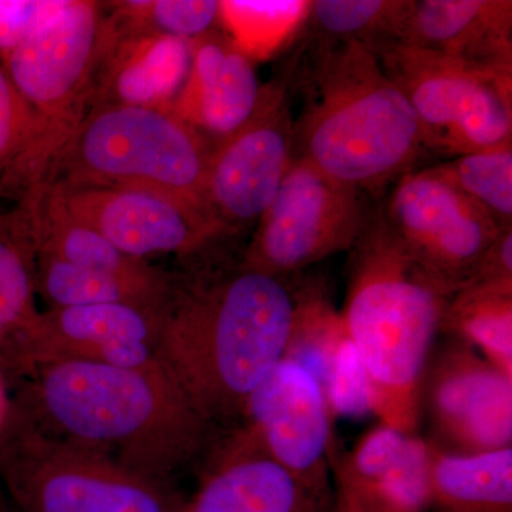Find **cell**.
<instances>
[{"instance_id":"cell-1","label":"cell","mask_w":512,"mask_h":512,"mask_svg":"<svg viewBox=\"0 0 512 512\" xmlns=\"http://www.w3.org/2000/svg\"><path fill=\"white\" fill-rule=\"evenodd\" d=\"M295 288L238 262L173 278L161 308L156 362L217 429L244 416L251 394L285 355Z\"/></svg>"},{"instance_id":"cell-2","label":"cell","mask_w":512,"mask_h":512,"mask_svg":"<svg viewBox=\"0 0 512 512\" xmlns=\"http://www.w3.org/2000/svg\"><path fill=\"white\" fill-rule=\"evenodd\" d=\"M46 431L100 451L167 487L214 439V429L156 360L138 367L92 362L39 366Z\"/></svg>"},{"instance_id":"cell-3","label":"cell","mask_w":512,"mask_h":512,"mask_svg":"<svg viewBox=\"0 0 512 512\" xmlns=\"http://www.w3.org/2000/svg\"><path fill=\"white\" fill-rule=\"evenodd\" d=\"M349 254L340 315L365 363L373 413L380 423L416 434L424 376L457 291L407 251L382 207L372 211Z\"/></svg>"},{"instance_id":"cell-4","label":"cell","mask_w":512,"mask_h":512,"mask_svg":"<svg viewBox=\"0 0 512 512\" xmlns=\"http://www.w3.org/2000/svg\"><path fill=\"white\" fill-rule=\"evenodd\" d=\"M293 121V158L336 183L375 192L416 170L427 151L416 113L362 43L320 47Z\"/></svg>"},{"instance_id":"cell-5","label":"cell","mask_w":512,"mask_h":512,"mask_svg":"<svg viewBox=\"0 0 512 512\" xmlns=\"http://www.w3.org/2000/svg\"><path fill=\"white\" fill-rule=\"evenodd\" d=\"M106 3L66 0L62 9L0 60L32 117L22 156L0 184L18 201L45 181L56 157L92 110Z\"/></svg>"},{"instance_id":"cell-6","label":"cell","mask_w":512,"mask_h":512,"mask_svg":"<svg viewBox=\"0 0 512 512\" xmlns=\"http://www.w3.org/2000/svg\"><path fill=\"white\" fill-rule=\"evenodd\" d=\"M211 151L210 141L173 110L93 107L43 183L153 191L204 212Z\"/></svg>"},{"instance_id":"cell-7","label":"cell","mask_w":512,"mask_h":512,"mask_svg":"<svg viewBox=\"0 0 512 512\" xmlns=\"http://www.w3.org/2000/svg\"><path fill=\"white\" fill-rule=\"evenodd\" d=\"M375 55L409 100L427 150L458 157L512 144V74L402 43Z\"/></svg>"},{"instance_id":"cell-8","label":"cell","mask_w":512,"mask_h":512,"mask_svg":"<svg viewBox=\"0 0 512 512\" xmlns=\"http://www.w3.org/2000/svg\"><path fill=\"white\" fill-rule=\"evenodd\" d=\"M370 214L363 192L293 158L239 262L289 281L329 256L349 252Z\"/></svg>"},{"instance_id":"cell-9","label":"cell","mask_w":512,"mask_h":512,"mask_svg":"<svg viewBox=\"0 0 512 512\" xmlns=\"http://www.w3.org/2000/svg\"><path fill=\"white\" fill-rule=\"evenodd\" d=\"M13 474L29 512H178L167 487L100 451L30 429Z\"/></svg>"},{"instance_id":"cell-10","label":"cell","mask_w":512,"mask_h":512,"mask_svg":"<svg viewBox=\"0 0 512 512\" xmlns=\"http://www.w3.org/2000/svg\"><path fill=\"white\" fill-rule=\"evenodd\" d=\"M382 212L407 251L457 292L468 285L481 256L507 229L458 190L436 165L400 177Z\"/></svg>"},{"instance_id":"cell-11","label":"cell","mask_w":512,"mask_h":512,"mask_svg":"<svg viewBox=\"0 0 512 512\" xmlns=\"http://www.w3.org/2000/svg\"><path fill=\"white\" fill-rule=\"evenodd\" d=\"M293 160L288 90L265 84L261 104L241 130L212 147L202 210L222 237L258 224Z\"/></svg>"},{"instance_id":"cell-12","label":"cell","mask_w":512,"mask_h":512,"mask_svg":"<svg viewBox=\"0 0 512 512\" xmlns=\"http://www.w3.org/2000/svg\"><path fill=\"white\" fill-rule=\"evenodd\" d=\"M429 419L446 453L481 454L512 444V376L476 349L453 338L434 348L421 389V417Z\"/></svg>"},{"instance_id":"cell-13","label":"cell","mask_w":512,"mask_h":512,"mask_svg":"<svg viewBox=\"0 0 512 512\" xmlns=\"http://www.w3.org/2000/svg\"><path fill=\"white\" fill-rule=\"evenodd\" d=\"M248 430L318 501L326 491L332 414L325 392L302 366L281 359L249 397Z\"/></svg>"},{"instance_id":"cell-14","label":"cell","mask_w":512,"mask_h":512,"mask_svg":"<svg viewBox=\"0 0 512 512\" xmlns=\"http://www.w3.org/2000/svg\"><path fill=\"white\" fill-rule=\"evenodd\" d=\"M56 185L73 217L131 258L197 255L224 238L200 208L167 195L134 188Z\"/></svg>"},{"instance_id":"cell-15","label":"cell","mask_w":512,"mask_h":512,"mask_svg":"<svg viewBox=\"0 0 512 512\" xmlns=\"http://www.w3.org/2000/svg\"><path fill=\"white\" fill-rule=\"evenodd\" d=\"M160 315L161 308L128 303L47 309L26 340V353L39 366L53 362L148 365L156 360Z\"/></svg>"},{"instance_id":"cell-16","label":"cell","mask_w":512,"mask_h":512,"mask_svg":"<svg viewBox=\"0 0 512 512\" xmlns=\"http://www.w3.org/2000/svg\"><path fill=\"white\" fill-rule=\"evenodd\" d=\"M190 42V70L171 110L214 147L254 117L265 86L259 82L254 60L224 30H212Z\"/></svg>"},{"instance_id":"cell-17","label":"cell","mask_w":512,"mask_h":512,"mask_svg":"<svg viewBox=\"0 0 512 512\" xmlns=\"http://www.w3.org/2000/svg\"><path fill=\"white\" fill-rule=\"evenodd\" d=\"M191 64L190 40L121 32L107 20L93 80V107L171 110Z\"/></svg>"},{"instance_id":"cell-18","label":"cell","mask_w":512,"mask_h":512,"mask_svg":"<svg viewBox=\"0 0 512 512\" xmlns=\"http://www.w3.org/2000/svg\"><path fill=\"white\" fill-rule=\"evenodd\" d=\"M394 43L512 74V2L413 0Z\"/></svg>"},{"instance_id":"cell-19","label":"cell","mask_w":512,"mask_h":512,"mask_svg":"<svg viewBox=\"0 0 512 512\" xmlns=\"http://www.w3.org/2000/svg\"><path fill=\"white\" fill-rule=\"evenodd\" d=\"M178 512H309L318 501L247 430Z\"/></svg>"},{"instance_id":"cell-20","label":"cell","mask_w":512,"mask_h":512,"mask_svg":"<svg viewBox=\"0 0 512 512\" xmlns=\"http://www.w3.org/2000/svg\"><path fill=\"white\" fill-rule=\"evenodd\" d=\"M18 201H22L28 211L36 256H49L57 261L131 278L160 274L161 269L123 254L99 232L73 217L56 184H37Z\"/></svg>"},{"instance_id":"cell-21","label":"cell","mask_w":512,"mask_h":512,"mask_svg":"<svg viewBox=\"0 0 512 512\" xmlns=\"http://www.w3.org/2000/svg\"><path fill=\"white\" fill-rule=\"evenodd\" d=\"M434 512H512V447L454 454L431 446Z\"/></svg>"},{"instance_id":"cell-22","label":"cell","mask_w":512,"mask_h":512,"mask_svg":"<svg viewBox=\"0 0 512 512\" xmlns=\"http://www.w3.org/2000/svg\"><path fill=\"white\" fill-rule=\"evenodd\" d=\"M173 278L164 271L147 278H131L49 256H36L37 292L49 309L106 303L163 308Z\"/></svg>"},{"instance_id":"cell-23","label":"cell","mask_w":512,"mask_h":512,"mask_svg":"<svg viewBox=\"0 0 512 512\" xmlns=\"http://www.w3.org/2000/svg\"><path fill=\"white\" fill-rule=\"evenodd\" d=\"M36 248L22 201L0 211V336L19 332L23 345L35 329Z\"/></svg>"},{"instance_id":"cell-24","label":"cell","mask_w":512,"mask_h":512,"mask_svg":"<svg viewBox=\"0 0 512 512\" xmlns=\"http://www.w3.org/2000/svg\"><path fill=\"white\" fill-rule=\"evenodd\" d=\"M441 332L512 376V288L468 285L451 298Z\"/></svg>"},{"instance_id":"cell-25","label":"cell","mask_w":512,"mask_h":512,"mask_svg":"<svg viewBox=\"0 0 512 512\" xmlns=\"http://www.w3.org/2000/svg\"><path fill=\"white\" fill-rule=\"evenodd\" d=\"M413 0H316L309 3L303 26L328 43H362L372 52L397 42Z\"/></svg>"},{"instance_id":"cell-26","label":"cell","mask_w":512,"mask_h":512,"mask_svg":"<svg viewBox=\"0 0 512 512\" xmlns=\"http://www.w3.org/2000/svg\"><path fill=\"white\" fill-rule=\"evenodd\" d=\"M309 3L221 2L220 26L254 62L268 59L302 29Z\"/></svg>"},{"instance_id":"cell-27","label":"cell","mask_w":512,"mask_h":512,"mask_svg":"<svg viewBox=\"0 0 512 512\" xmlns=\"http://www.w3.org/2000/svg\"><path fill=\"white\" fill-rule=\"evenodd\" d=\"M110 25L121 32L194 40L220 26L217 0H126L106 2Z\"/></svg>"},{"instance_id":"cell-28","label":"cell","mask_w":512,"mask_h":512,"mask_svg":"<svg viewBox=\"0 0 512 512\" xmlns=\"http://www.w3.org/2000/svg\"><path fill=\"white\" fill-rule=\"evenodd\" d=\"M346 512H427L431 507V444L412 434L393 466Z\"/></svg>"},{"instance_id":"cell-29","label":"cell","mask_w":512,"mask_h":512,"mask_svg":"<svg viewBox=\"0 0 512 512\" xmlns=\"http://www.w3.org/2000/svg\"><path fill=\"white\" fill-rule=\"evenodd\" d=\"M295 299L291 335L282 359L308 370L323 389L330 359L346 335L342 315L319 289H295Z\"/></svg>"},{"instance_id":"cell-30","label":"cell","mask_w":512,"mask_h":512,"mask_svg":"<svg viewBox=\"0 0 512 512\" xmlns=\"http://www.w3.org/2000/svg\"><path fill=\"white\" fill-rule=\"evenodd\" d=\"M436 167L501 228L512 227V144L454 157Z\"/></svg>"},{"instance_id":"cell-31","label":"cell","mask_w":512,"mask_h":512,"mask_svg":"<svg viewBox=\"0 0 512 512\" xmlns=\"http://www.w3.org/2000/svg\"><path fill=\"white\" fill-rule=\"evenodd\" d=\"M412 434L380 423L366 433L336 467L342 503L359 500L402 454Z\"/></svg>"},{"instance_id":"cell-32","label":"cell","mask_w":512,"mask_h":512,"mask_svg":"<svg viewBox=\"0 0 512 512\" xmlns=\"http://www.w3.org/2000/svg\"><path fill=\"white\" fill-rule=\"evenodd\" d=\"M323 390L332 417L362 419L373 413L372 384L348 332L333 352Z\"/></svg>"},{"instance_id":"cell-33","label":"cell","mask_w":512,"mask_h":512,"mask_svg":"<svg viewBox=\"0 0 512 512\" xmlns=\"http://www.w3.org/2000/svg\"><path fill=\"white\" fill-rule=\"evenodd\" d=\"M32 117L0 63V184L28 144Z\"/></svg>"},{"instance_id":"cell-34","label":"cell","mask_w":512,"mask_h":512,"mask_svg":"<svg viewBox=\"0 0 512 512\" xmlns=\"http://www.w3.org/2000/svg\"><path fill=\"white\" fill-rule=\"evenodd\" d=\"M66 0H0V60L22 45Z\"/></svg>"},{"instance_id":"cell-35","label":"cell","mask_w":512,"mask_h":512,"mask_svg":"<svg viewBox=\"0 0 512 512\" xmlns=\"http://www.w3.org/2000/svg\"><path fill=\"white\" fill-rule=\"evenodd\" d=\"M468 285L512 288V228L504 229L484 252Z\"/></svg>"},{"instance_id":"cell-36","label":"cell","mask_w":512,"mask_h":512,"mask_svg":"<svg viewBox=\"0 0 512 512\" xmlns=\"http://www.w3.org/2000/svg\"><path fill=\"white\" fill-rule=\"evenodd\" d=\"M335 512H345V510H343V507H342V505H340V503L338 504V507H336Z\"/></svg>"},{"instance_id":"cell-37","label":"cell","mask_w":512,"mask_h":512,"mask_svg":"<svg viewBox=\"0 0 512 512\" xmlns=\"http://www.w3.org/2000/svg\"><path fill=\"white\" fill-rule=\"evenodd\" d=\"M309 512H318V508H315V510L309 511Z\"/></svg>"},{"instance_id":"cell-38","label":"cell","mask_w":512,"mask_h":512,"mask_svg":"<svg viewBox=\"0 0 512 512\" xmlns=\"http://www.w3.org/2000/svg\"><path fill=\"white\" fill-rule=\"evenodd\" d=\"M346 512V511H345Z\"/></svg>"}]
</instances>
